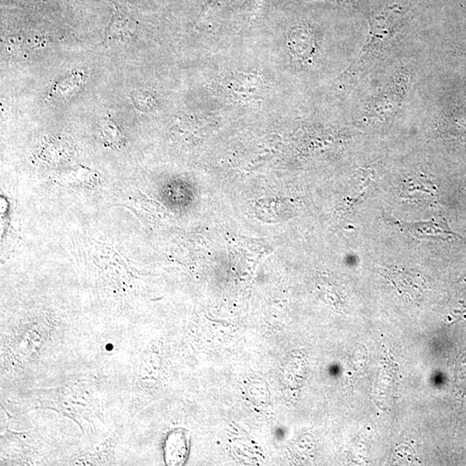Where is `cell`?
I'll list each match as a JSON object with an SVG mask.
<instances>
[{
  "label": "cell",
  "instance_id": "obj_6",
  "mask_svg": "<svg viewBox=\"0 0 466 466\" xmlns=\"http://www.w3.org/2000/svg\"><path fill=\"white\" fill-rule=\"evenodd\" d=\"M388 277L399 292L406 296H418L424 291L422 279L417 277L406 276V274L402 272L393 273V271L388 273Z\"/></svg>",
  "mask_w": 466,
  "mask_h": 466
},
{
  "label": "cell",
  "instance_id": "obj_4",
  "mask_svg": "<svg viewBox=\"0 0 466 466\" xmlns=\"http://www.w3.org/2000/svg\"><path fill=\"white\" fill-rule=\"evenodd\" d=\"M315 38L312 31L306 26H299L290 31L289 47L291 52L300 59H309L315 51Z\"/></svg>",
  "mask_w": 466,
  "mask_h": 466
},
{
  "label": "cell",
  "instance_id": "obj_2",
  "mask_svg": "<svg viewBox=\"0 0 466 466\" xmlns=\"http://www.w3.org/2000/svg\"><path fill=\"white\" fill-rule=\"evenodd\" d=\"M411 82V72L399 69L391 81L367 105L365 120L375 123H386L391 120L401 107Z\"/></svg>",
  "mask_w": 466,
  "mask_h": 466
},
{
  "label": "cell",
  "instance_id": "obj_1",
  "mask_svg": "<svg viewBox=\"0 0 466 466\" xmlns=\"http://www.w3.org/2000/svg\"><path fill=\"white\" fill-rule=\"evenodd\" d=\"M402 19V10L396 6L383 8L382 11L375 13L370 23V33L365 46L347 73L358 76L365 70L366 65L372 62L391 40L398 31Z\"/></svg>",
  "mask_w": 466,
  "mask_h": 466
},
{
  "label": "cell",
  "instance_id": "obj_7",
  "mask_svg": "<svg viewBox=\"0 0 466 466\" xmlns=\"http://www.w3.org/2000/svg\"><path fill=\"white\" fill-rule=\"evenodd\" d=\"M102 141L108 147H120L124 144V135L116 122L107 118L101 125Z\"/></svg>",
  "mask_w": 466,
  "mask_h": 466
},
{
  "label": "cell",
  "instance_id": "obj_9",
  "mask_svg": "<svg viewBox=\"0 0 466 466\" xmlns=\"http://www.w3.org/2000/svg\"><path fill=\"white\" fill-rule=\"evenodd\" d=\"M134 103L138 105V107H140L138 108L141 109H151V108H154L155 101H148L151 100V99H153L151 94H148V92H138V94L134 95Z\"/></svg>",
  "mask_w": 466,
  "mask_h": 466
},
{
  "label": "cell",
  "instance_id": "obj_5",
  "mask_svg": "<svg viewBox=\"0 0 466 466\" xmlns=\"http://www.w3.org/2000/svg\"><path fill=\"white\" fill-rule=\"evenodd\" d=\"M135 31V23L133 19L122 10L117 9L105 33V44L111 41L127 40L134 36Z\"/></svg>",
  "mask_w": 466,
  "mask_h": 466
},
{
  "label": "cell",
  "instance_id": "obj_8",
  "mask_svg": "<svg viewBox=\"0 0 466 466\" xmlns=\"http://www.w3.org/2000/svg\"><path fill=\"white\" fill-rule=\"evenodd\" d=\"M82 79L81 75H71L67 79H64L55 86L51 90V95L56 98H66L72 95V92L80 88Z\"/></svg>",
  "mask_w": 466,
  "mask_h": 466
},
{
  "label": "cell",
  "instance_id": "obj_3",
  "mask_svg": "<svg viewBox=\"0 0 466 466\" xmlns=\"http://www.w3.org/2000/svg\"><path fill=\"white\" fill-rule=\"evenodd\" d=\"M400 224L419 240L442 239L448 240L457 237L444 220H432L426 221V222L401 223Z\"/></svg>",
  "mask_w": 466,
  "mask_h": 466
}]
</instances>
